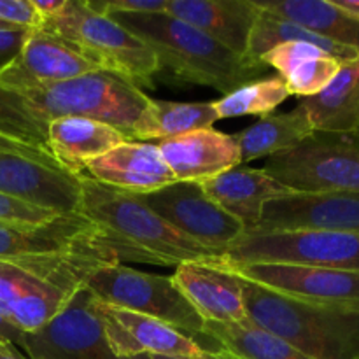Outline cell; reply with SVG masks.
I'll list each match as a JSON object with an SVG mask.
<instances>
[{
  "label": "cell",
  "instance_id": "f1b7e54d",
  "mask_svg": "<svg viewBox=\"0 0 359 359\" xmlns=\"http://www.w3.org/2000/svg\"><path fill=\"white\" fill-rule=\"evenodd\" d=\"M258 11V18H256V23L252 27L248 44V56L251 60L262 62V56L269 53L272 48H276V46L284 44V42L300 41L318 46L319 49L328 53L330 56H333L342 65H353V63L359 62L358 49L321 37V35L314 34V32L300 27V25L291 23V21L276 16V14H270L262 9Z\"/></svg>",
  "mask_w": 359,
  "mask_h": 359
},
{
  "label": "cell",
  "instance_id": "d6986e66",
  "mask_svg": "<svg viewBox=\"0 0 359 359\" xmlns=\"http://www.w3.org/2000/svg\"><path fill=\"white\" fill-rule=\"evenodd\" d=\"M167 14L191 25L237 55L248 56V44L258 18L252 0H168Z\"/></svg>",
  "mask_w": 359,
  "mask_h": 359
},
{
  "label": "cell",
  "instance_id": "9a60e30c",
  "mask_svg": "<svg viewBox=\"0 0 359 359\" xmlns=\"http://www.w3.org/2000/svg\"><path fill=\"white\" fill-rule=\"evenodd\" d=\"M93 309L100 319L112 353L119 359L140 354L195 359L203 351L191 337L158 319L102 304L98 300L93 302Z\"/></svg>",
  "mask_w": 359,
  "mask_h": 359
},
{
  "label": "cell",
  "instance_id": "484cf974",
  "mask_svg": "<svg viewBox=\"0 0 359 359\" xmlns=\"http://www.w3.org/2000/svg\"><path fill=\"white\" fill-rule=\"evenodd\" d=\"M314 132L307 112L300 104L290 112L263 116L255 125L235 133L241 147V163L269 160L270 156L293 149Z\"/></svg>",
  "mask_w": 359,
  "mask_h": 359
},
{
  "label": "cell",
  "instance_id": "ffe728a7",
  "mask_svg": "<svg viewBox=\"0 0 359 359\" xmlns=\"http://www.w3.org/2000/svg\"><path fill=\"white\" fill-rule=\"evenodd\" d=\"M90 221L79 214L60 216L44 224H21L0 221V259L48 256L90 248ZM93 248V245H91Z\"/></svg>",
  "mask_w": 359,
  "mask_h": 359
},
{
  "label": "cell",
  "instance_id": "3957f363",
  "mask_svg": "<svg viewBox=\"0 0 359 359\" xmlns=\"http://www.w3.org/2000/svg\"><path fill=\"white\" fill-rule=\"evenodd\" d=\"M241 283L248 319L256 326L312 359H354L359 354V309L304 304L249 280Z\"/></svg>",
  "mask_w": 359,
  "mask_h": 359
},
{
  "label": "cell",
  "instance_id": "4316f807",
  "mask_svg": "<svg viewBox=\"0 0 359 359\" xmlns=\"http://www.w3.org/2000/svg\"><path fill=\"white\" fill-rule=\"evenodd\" d=\"M256 7L359 51V20L325 0H255Z\"/></svg>",
  "mask_w": 359,
  "mask_h": 359
},
{
  "label": "cell",
  "instance_id": "bcb514c9",
  "mask_svg": "<svg viewBox=\"0 0 359 359\" xmlns=\"http://www.w3.org/2000/svg\"><path fill=\"white\" fill-rule=\"evenodd\" d=\"M356 70H358V79H359V62L356 63Z\"/></svg>",
  "mask_w": 359,
  "mask_h": 359
},
{
  "label": "cell",
  "instance_id": "5bb4252c",
  "mask_svg": "<svg viewBox=\"0 0 359 359\" xmlns=\"http://www.w3.org/2000/svg\"><path fill=\"white\" fill-rule=\"evenodd\" d=\"M252 231L359 233V193H287L263 205Z\"/></svg>",
  "mask_w": 359,
  "mask_h": 359
},
{
  "label": "cell",
  "instance_id": "277c9868",
  "mask_svg": "<svg viewBox=\"0 0 359 359\" xmlns=\"http://www.w3.org/2000/svg\"><path fill=\"white\" fill-rule=\"evenodd\" d=\"M39 30L63 39L102 70L123 77L139 90L154 88L160 63L153 49L112 18L93 13L86 0H69L65 9L44 21Z\"/></svg>",
  "mask_w": 359,
  "mask_h": 359
},
{
  "label": "cell",
  "instance_id": "44dd1931",
  "mask_svg": "<svg viewBox=\"0 0 359 359\" xmlns=\"http://www.w3.org/2000/svg\"><path fill=\"white\" fill-rule=\"evenodd\" d=\"M200 186L216 205L237 217L245 231L258 226L266 202L291 193L263 168L248 167L230 168L209 181L200 182Z\"/></svg>",
  "mask_w": 359,
  "mask_h": 359
},
{
  "label": "cell",
  "instance_id": "8992f818",
  "mask_svg": "<svg viewBox=\"0 0 359 359\" xmlns=\"http://www.w3.org/2000/svg\"><path fill=\"white\" fill-rule=\"evenodd\" d=\"M263 170L294 193H359V132H312Z\"/></svg>",
  "mask_w": 359,
  "mask_h": 359
},
{
  "label": "cell",
  "instance_id": "60d3db41",
  "mask_svg": "<svg viewBox=\"0 0 359 359\" xmlns=\"http://www.w3.org/2000/svg\"><path fill=\"white\" fill-rule=\"evenodd\" d=\"M0 359H30L21 349L11 344L0 342Z\"/></svg>",
  "mask_w": 359,
  "mask_h": 359
},
{
  "label": "cell",
  "instance_id": "9c48e42d",
  "mask_svg": "<svg viewBox=\"0 0 359 359\" xmlns=\"http://www.w3.org/2000/svg\"><path fill=\"white\" fill-rule=\"evenodd\" d=\"M137 196L182 235L221 255L245 233L244 224L216 205L203 193L200 182H174Z\"/></svg>",
  "mask_w": 359,
  "mask_h": 359
},
{
  "label": "cell",
  "instance_id": "7dc6e473",
  "mask_svg": "<svg viewBox=\"0 0 359 359\" xmlns=\"http://www.w3.org/2000/svg\"><path fill=\"white\" fill-rule=\"evenodd\" d=\"M354 359H359V354H358V356H356V358H354Z\"/></svg>",
  "mask_w": 359,
  "mask_h": 359
},
{
  "label": "cell",
  "instance_id": "52a82bcc",
  "mask_svg": "<svg viewBox=\"0 0 359 359\" xmlns=\"http://www.w3.org/2000/svg\"><path fill=\"white\" fill-rule=\"evenodd\" d=\"M84 287L102 304L158 319L198 344L200 340H205V323L175 287L170 276H158L119 263H107L91 273Z\"/></svg>",
  "mask_w": 359,
  "mask_h": 359
},
{
  "label": "cell",
  "instance_id": "f546056e",
  "mask_svg": "<svg viewBox=\"0 0 359 359\" xmlns=\"http://www.w3.org/2000/svg\"><path fill=\"white\" fill-rule=\"evenodd\" d=\"M290 97L286 84L279 76L259 77L242 84L219 100L212 102L217 119L241 116H269Z\"/></svg>",
  "mask_w": 359,
  "mask_h": 359
},
{
  "label": "cell",
  "instance_id": "7c38bea8",
  "mask_svg": "<svg viewBox=\"0 0 359 359\" xmlns=\"http://www.w3.org/2000/svg\"><path fill=\"white\" fill-rule=\"evenodd\" d=\"M102 70L83 51L44 30H30L20 55L0 70V86L21 95Z\"/></svg>",
  "mask_w": 359,
  "mask_h": 359
},
{
  "label": "cell",
  "instance_id": "83f0119b",
  "mask_svg": "<svg viewBox=\"0 0 359 359\" xmlns=\"http://www.w3.org/2000/svg\"><path fill=\"white\" fill-rule=\"evenodd\" d=\"M203 339L241 359H312L249 319L230 325L205 323Z\"/></svg>",
  "mask_w": 359,
  "mask_h": 359
},
{
  "label": "cell",
  "instance_id": "6da1fadb",
  "mask_svg": "<svg viewBox=\"0 0 359 359\" xmlns=\"http://www.w3.org/2000/svg\"><path fill=\"white\" fill-rule=\"evenodd\" d=\"M81 205L77 214L90 221L91 245L111 263H146L179 266L214 262L221 252L198 244L161 219L137 195L100 184L79 174Z\"/></svg>",
  "mask_w": 359,
  "mask_h": 359
},
{
  "label": "cell",
  "instance_id": "603a6c76",
  "mask_svg": "<svg viewBox=\"0 0 359 359\" xmlns=\"http://www.w3.org/2000/svg\"><path fill=\"white\" fill-rule=\"evenodd\" d=\"M262 62L279 72L290 95L302 98L314 97L325 90L342 69V63L328 53L300 41L276 46L262 56Z\"/></svg>",
  "mask_w": 359,
  "mask_h": 359
},
{
  "label": "cell",
  "instance_id": "2e32d148",
  "mask_svg": "<svg viewBox=\"0 0 359 359\" xmlns=\"http://www.w3.org/2000/svg\"><path fill=\"white\" fill-rule=\"evenodd\" d=\"M84 172L100 184L130 195H147L177 182L156 144L137 140H126L90 161Z\"/></svg>",
  "mask_w": 359,
  "mask_h": 359
},
{
  "label": "cell",
  "instance_id": "e575fe53",
  "mask_svg": "<svg viewBox=\"0 0 359 359\" xmlns=\"http://www.w3.org/2000/svg\"><path fill=\"white\" fill-rule=\"evenodd\" d=\"M0 21L27 30H35L42 25L32 0H0Z\"/></svg>",
  "mask_w": 359,
  "mask_h": 359
},
{
  "label": "cell",
  "instance_id": "f35d334b",
  "mask_svg": "<svg viewBox=\"0 0 359 359\" xmlns=\"http://www.w3.org/2000/svg\"><path fill=\"white\" fill-rule=\"evenodd\" d=\"M0 151H2V153L27 154V156H35V158H41V160L53 161V163H56V161L53 160V158L46 156V154L39 153V151L30 149V147L23 146V144H18V142H13V140H9V139H4V137H0ZM56 165H58V163H56Z\"/></svg>",
  "mask_w": 359,
  "mask_h": 359
},
{
  "label": "cell",
  "instance_id": "836d02e7",
  "mask_svg": "<svg viewBox=\"0 0 359 359\" xmlns=\"http://www.w3.org/2000/svg\"><path fill=\"white\" fill-rule=\"evenodd\" d=\"M168 0H86L93 13L104 16L114 14H156L167 11Z\"/></svg>",
  "mask_w": 359,
  "mask_h": 359
},
{
  "label": "cell",
  "instance_id": "f6af8a7d",
  "mask_svg": "<svg viewBox=\"0 0 359 359\" xmlns=\"http://www.w3.org/2000/svg\"><path fill=\"white\" fill-rule=\"evenodd\" d=\"M153 359H184V358H168V356H151Z\"/></svg>",
  "mask_w": 359,
  "mask_h": 359
},
{
  "label": "cell",
  "instance_id": "7a4b0ae2",
  "mask_svg": "<svg viewBox=\"0 0 359 359\" xmlns=\"http://www.w3.org/2000/svg\"><path fill=\"white\" fill-rule=\"evenodd\" d=\"M146 42L156 55L160 70L167 69L182 83L212 88L228 95L249 81L259 79L266 65L237 55L167 13L109 16Z\"/></svg>",
  "mask_w": 359,
  "mask_h": 359
},
{
  "label": "cell",
  "instance_id": "4fadbf2b",
  "mask_svg": "<svg viewBox=\"0 0 359 359\" xmlns=\"http://www.w3.org/2000/svg\"><path fill=\"white\" fill-rule=\"evenodd\" d=\"M0 193L60 216H74L81 205L79 174L27 154L0 151Z\"/></svg>",
  "mask_w": 359,
  "mask_h": 359
},
{
  "label": "cell",
  "instance_id": "e0dca14e",
  "mask_svg": "<svg viewBox=\"0 0 359 359\" xmlns=\"http://www.w3.org/2000/svg\"><path fill=\"white\" fill-rule=\"evenodd\" d=\"M175 287L191 304L203 323H242L248 319L237 276L210 262H191L175 266Z\"/></svg>",
  "mask_w": 359,
  "mask_h": 359
},
{
  "label": "cell",
  "instance_id": "ee69618b",
  "mask_svg": "<svg viewBox=\"0 0 359 359\" xmlns=\"http://www.w3.org/2000/svg\"><path fill=\"white\" fill-rule=\"evenodd\" d=\"M128 359H153V358L147 356V354H140V356H133V358H128Z\"/></svg>",
  "mask_w": 359,
  "mask_h": 359
},
{
  "label": "cell",
  "instance_id": "74e56055",
  "mask_svg": "<svg viewBox=\"0 0 359 359\" xmlns=\"http://www.w3.org/2000/svg\"><path fill=\"white\" fill-rule=\"evenodd\" d=\"M67 2H69V0H32L35 11H37L39 16H41L42 23L51 20V18L58 16V14L65 9Z\"/></svg>",
  "mask_w": 359,
  "mask_h": 359
},
{
  "label": "cell",
  "instance_id": "7402d4cb",
  "mask_svg": "<svg viewBox=\"0 0 359 359\" xmlns=\"http://www.w3.org/2000/svg\"><path fill=\"white\" fill-rule=\"evenodd\" d=\"M130 140L119 130L84 118H58L48 123V149L53 160L72 174L90 161Z\"/></svg>",
  "mask_w": 359,
  "mask_h": 359
},
{
  "label": "cell",
  "instance_id": "7bdbcfd3",
  "mask_svg": "<svg viewBox=\"0 0 359 359\" xmlns=\"http://www.w3.org/2000/svg\"><path fill=\"white\" fill-rule=\"evenodd\" d=\"M9 28H16V27H11V25H6L0 21V30H9Z\"/></svg>",
  "mask_w": 359,
  "mask_h": 359
},
{
  "label": "cell",
  "instance_id": "8d00e7d4",
  "mask_svg": "<svg viewBox=\"0 0 359 359\" xmlns=\"http://www.w3.org/2000/svg\"><path fill=\"white\" fill-rule=\"evenodd\" d=\"M0 342L11 344V346H16L18 349L23 351L25 333L20 332L13 323L7 321V318H4L2 314H0Z\"/></svg>",
  "mask_w": 359,
  "mask_h": 359
},
{
  "label": "cell",
  "instance_id": "1f68e13d",
  "mask_svg": "<svg viewBox=\"0 0 359 359\" xmlns=\"http://www.w3.org/2000/svg\"><path fill=\"white\" fill-rule=\"evenodd\" d=\"M46 286L53 284L28 270L27 266L0 259V314L9 321L13 312L28 294Z\"/></svg>",
  "mask_w": 359,
  "mask_h": 359
},
{
  "label": "cell",
  "instance_id": "b9f144b4",
  "mask_svg": "<svg viewBox=\"0 0 359 359\" xmlns=\"http://www.w3.org/2000/svg\"><path fill=\"white\" fill-rule=\"evenodd\" d=\"M195 359H241V358L235 356V354H231V353H228V351H224V349H212V351L203 349Z\"/></svg>",
  "mask_w": 359,
  "mask_h": 359
},
{
  "label": "cell",
  "instance_id": "d4e9b609",
  "mask_svg": "<svg viewBox=\"0 0 359 359\" xmlns=\"http://www.w3.org/2000/svg\"><path fill=\"white\" fill-rule=\"evenodd\" d=\"M316 132H359V79L356 63L342 65L335 79L318 95L302 98Z\"/></svg>",
  "mask_w": 359,
  "mask_h": 359
},
{
  "label": "cell",
  "instance_id": "d590c367",
  "mask_svg": "<svg viewBox=\"0 0 359 359\" xmlns=\"http://www.w3.org/2000/svg\"><path fill=\"white\" fill-rule=\"evenodd\" d=\"M27 28H9V30H0V70L9 65L23 48L28 35Z\"/></svg>",
  "mask_w": 359,
  "mask_h": 359
},
{
  "label": "cell",
  "instance_id": "d6a6232c",
  "mask_svg": "<svg viewBox=\"0 0 359 359\" xmlns=\"http://www.w3.org/2000/svg\"><path fill=\"white\" fill-rule=\"evenodd\" d=\"M56 217H60V214L53 212V210L41 209V207L30 205V203L0 193V221L21 224H44L56 219Z\"/></svg>",
  "mask_w": 359,
  "mask_h": 359
},
{
  "label": "cell",
  "instance_id": "8fae6325",
  "mask_svg": "<svg viewBox=\"0 0 359 359\" xmlns=\"http://www.w3.org/2000/svg\"><path fill=\"white\" fill-rule=\"evenodd\" d=\"M93 294L83 287L44 328L25 335L30 359H119L112 353L95 314Z\"/></svg>",
  "mask_w": 359,
  "mask_h": 359
},
{
  "label": "cell",
  "instance_id": "5b68a950",
  "mask_svg": "<svg viewBox=\"0 0 359 359\" xmlns=\"http://www.w3.org/2000/svg\"><path fill=\"white\" fill-rule=\"evenodd\" d=\"M21 97L48 123L58 118L93 119L126 137L149 102L142 90L107 70L25 91Z\"/></svg>",
  "mask_w": 359,
  "mask_h": 359
},
{
  "label": "cell",
  "instance_id": "30bf717a",
  "mask_svg": "<svg viewBox=\"0 0 359 359\" xmlns=\"http://www.w3.org/2000/svg\"><path fill=\"white\" fill-rule=\"evenodd\" d=\"M217 266L241 279L304 304L359 309V272L280 263Z\"/></svg>",
  "mask_w": 359,
  "mask_h": 359
},
{
  "label": "cell",
  "instance_id": "cb8c5ba5",
  "mask_svg": "<svg viewBox=\"0 0 359 359\" xmlns=\"http://www.w3.org/2000/svg\"><path fill=\"white\" fill-rule=\"evenodd\" d=\"M217 121L212 102H170L149 98L146 109L133 123L130 140H167L182 133L212 128Z\"/></svg>",
  "mask_w": 359,
  "mask_h": 359
},
{
  "label": "cell",
  "instance_id": "4dcf8cb0",
  "mask_svg": "<svg viewBox=\"0 0 359 359\" xmlns=\"http://www.w3.org/2000/svg\"><path fill=\"white\" fill-rule=\"evenodd\" d=\"M0 137L23 144L51 158L48 149V121L21 95L0 86Z\"/></svg>",
  "mask_w": 359,
  "mask_h": 359
},
{
  "label": "cell",
  "instance_id": "ab89813d",
  "mask_svg": "<svg viewBox=\"0 0 359 359\" xmlns=\"http://www.w3.org/2000/svg\"><path fill=\"white\" fill-rule=\"evenodd\" d=\"M333 6L339 7L354 20H359V0H332Z\"/></svg>",
  "mask_w": 359,
  "mask_h": 359
},
{
  "label": "cell",
  "instance_id": "ba28073f",
  "mask_svg": "<svg viewBox=\"0 0 359 359\" xmlns=\"http://www.w3.org/2000/svg\"><path fill=\"white\" fill-rule=\"evenodd\" d=\"M216 265H307L359 272V233L353 231H245L214 259Z\"/></svg>",
  "mask_w": 359,
  "mask_h": 359
},
{
  "label": "cell",
  "instance_id": "ac0fdd59",
  "mask_svg": "<svg viewBox=\"0 0 359 359\" xmlns=\"http://www.w3.org/2000/svg\"><path fill=\"white\" fill-rule=\"evenodd\" d=\"M177 182H203L241 165L235 135L214 128L182 133L156 144Z\"/></svg>",
  "mask_w": 359,
  "mask_h": 359
}]
</instances>
